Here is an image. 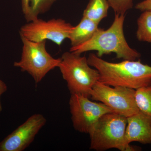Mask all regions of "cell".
Listing matches in <instances>:
<instances>
[{"label": "cell", "instance_id": "5bb4252c", "mask_svg": "<svg viewBox=\"0 0 151 151\" xmlns=\"http://www.w3.org/2000/svg\"><path fill=\"white\" fill-rule=\"evenodd\" d=\"M135 100L139 110L151 116V85L136 90Z\"/></svg>", "mask_w": 151, "mask_h": 151}, {"label": "cell", "instance_id": "277c9868", "mask_svg": "<svg viewBox=\"0 0 151 151\" xmlns=\"http://www.w3.org/2000/svg\"><path fill=\"white\" fill-rule=\"evenodd\" d=\"M60 58L58 68L70 94H79L89 98L93 86L99 81L98 71L90 67L87 58L81 54L66 52Z\"/></svg>", "mask_w": 151, "mask_h": 151}, {"label": "cell", "instance_id": "8fae6325", "mask_svg": "<svg viewBox=\"0 0 151 151\" xmlns=\"http://www.w3.org/2000/svg\"><path fill=\"white\" fill-rule=\"evenodd\" d=\"M99 24L83 17L79 23L73 27L69 34L68 39L71 47L78 46L89 40L99 29Z\"/></svg>", "mask_w": 151, "mask_h": 151}, {"label": "cell", "instance_id": "30bf717a", "mask_svg": "<svg viewBox=\"0 0 151 151\" xmlns=\"http://www.w3.org/2000/svg\"><path fill=\"white\" fill-rule=\"evenodd\" d=\"M127 119L125 139L127 145L133 142L151 144V116L139 111Z\"/></svg>", "mask_w": 151, "mask_h": 151}, {"label": "cell", "instance_id": "ba28073f", "mask_svg": "<svg viewBox=\"0 0 151 151\" xmlns=\"http://www.w3.org/2000/svg\"><path fill=\"white\" fill-rule=\"evenodd\" d=\"M69 105L73 128L81 133L89 134L101 116L113 113L103 103L93 102L89 97L79 94H71Z\"/></svg>", "mask_w": 151, "mask_h": 151}, {"label": "cell", "instance_id": "9a60e30c", "mask_svg": "<svg viewBox=\"0 0 151 151\" xmlns=\"http://www.w3.org/2000/svg\"><path fill=\"white\" fill-rule=\"evenodd\" d=\"M56 0H30L29 22L38 18L39 15L47 12Z\"/></svg>", "mask_w": 151, "mask_h": 151}, {"label": "cell", "instance_id": "d6986e66", "mask_svg": "<svg viewBox=\"0 0 151 151\" xmlns=\"http://www.w3.org/2000/svg\"><path fill=\"white\" fill-rule=\"evenodd\" d=\"M8 90V86L6 84L0 79V113H1L3 110L2 105L1 101V97L2 95Z\"/></svg>", "mask_w": 151, "mask_h": 151}, {"label": "cell", "instance_id": "ac0fdd59", "mask_svg": "<svg viewBox=\"0 0 151 151\" xmlns=\"http://www.w3.org/2000/svg\"><path fill=\"white\" fill-rule=\"evenodd\" d=\"M136 9L142 11H149L151 12V0H145L138 3L135 6Z\"/></svg>", "mask_w": 151, "mask_h": 151}, {"label": "cell", "instance_id": "6da1fadb", "mask_svg": "<svg viewBox=\"0 0 151 151\" xmlns=\"http://www.w3.org/2000/svg\"><path fill=\"white\" fill-rule=\"evenodd\" d=\"M87 61L90 66L98 71L99 81L103 84L135 90L151 85V66L139 60H124L119 63L110 62L92 53Z\"/></svg>", "mask_w": 151, "mask_h": 151}, {"label": "cell", "instance_id": "5b68a950", "mask_svg": "<svg viewBox=\"0 0 151 151\" xmlns=\"http://www.w3.org/2000/svg\"><path fill=\"white\" fill-rule=\"evenodd\" d=\"M22 42L21 58L14 66L26 72L38 84L51 70L58 68L61 58H55L48 53L46 41L36 42L20 36Z\"/></svg>", "mask_w": 151, "mask_h": 151}, {"label": "cell", "instance_id": "2e32d148", "mask_svg": "<svg viewBox=\"0 0 151 151\" xmlns=\"http://www.w3.org/2000/svg\"><path fill=\"white\" fill-rule=\"evenodd\" d=\"M110 7L115 14H125L126 12L132 9L134 0H107Z\"/></svg>", "mask_w": 151, "mask_h": 151}, {"label": "cell", "instance_id": "7a4b0ae2", "mask_svg": "<svg viewBox=\"0 0 151 151\" xmlns=\"http://www.w3.org/2000/svg\"><path fill=\"white\" fill-rule=\"evenodd\" d=\"M124 14H115L113 24L107 30L99 28L89 40L78 46L70 47V51L81 54L90 51H97L101 58L104 55L115 53L118 59L136 60L141 54L130 47L124 32Z\"/></svg>", "mask_w": 151, "mask_h": 151}, {"label": "cell", "instance_id": "9c48e42d", "mask_svg": "<svg viewBox=\"0 0 151 151\" xmlns=\"http://www.w3.org/2000/svg\"><path fill=\"white\" fill-rule=\"evenodd\" d=\"M46 118L35 114L0 142V151H23L29 147L45 125Z\"/></svg>", "mask_w": 151, "mask_h": 151}, {"label": "cell", "instance_id": "52a82bcc", "mask_svg": "<svg viewBox=\"0 0 151 151\" xmlns=\"http://www.w3.org/2000/svg\"><path fill=\"white\" fill-rule=\"evenodd\" d=\"M73 26L61 19L47 21L39 18L27 22L19 30L20 36L36 42L50 40L60 46L68 39Z\"/></svg>", "mask_w": 151, "mask_h": 151}, {"label": "cell", "instance_id": "8992f818", "mask_svg": "<svg viewBox=\"0 0 151 151\" xmlns=\"http://www.w3.org/2000/svg\"><path fill=\"white\" fill-rule=\"evenodd\" d=\"M136 90L124 86H112L97 81L90 97L111 109L113 113L128 117L139 111L135 100Z\"/></svg>", "mask_w": 151, "mask_h": 151}, {"label": "cell", "instance_id": "3957f363", "mask_svg": "<svg viewBox=\"0 0 151 151\" xmlns=\"http://www.w3.org/2000/svg\"><path fill=\"white\" fill-rule=\"evenodd\" d=\"M127 117L114 113L104 114L97 120L89 133L90 149L98 151L116 149L121 151H136L127 145L125 133Z\"/></svg>", "mask_w": 151, "mask_h": 151}, {"label": "cell", "instance_id": "4fadbf2b", "mask_svg": "<svg viewBox=\"0 0 151 151\" xmlns=\"http://www.w3.org/2000/svg\"><path fill=\"white\" fill-rule=\"evenodd\" d=\"M137 37L140 41L151 43V12L145 11L137 20Z\"/></svg>", "mask_w": 151, "mask_h": 151}, {"label": "cell", "instance_id": "e0dca14e", "mask_svg": "<svg viewBox=\"0 0 151 151\" xmlns=\"http://www.w3.org/2000/svg\"><path fill=\"white\" fill-rule=\"evenodd\" d=\"M30 0H22V10L27 21H29L30 15Z\"/></svg>", "mask_w": 151, "mask_h": 151}, {"label": "cell", "instance_id": "7c38bea8", "mask_svg": "<svg viewBox=\"0 0 151 151\" xmlns=\"http://www.w3.org/2000/svg\"><path fill=\"white\" fill-rule=\"evenodd\" d=\"M109 7L107 0H90L83 17L99 24L108 16Z\"/></svg>", "mask_w": 151, "mask_h": 151}]
</instances>
